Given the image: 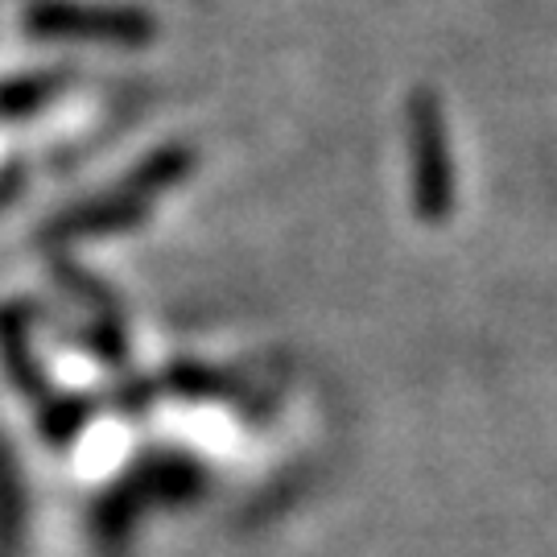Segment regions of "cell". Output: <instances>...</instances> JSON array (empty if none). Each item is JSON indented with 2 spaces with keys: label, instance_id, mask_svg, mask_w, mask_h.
<instances>
[{
  "label": "cell",
  "instance_id": "cell-3",
  "mask_svg": "<svg viewBox=\"0 0 557 557\" xmlns=\"http://www.w3.org/2000/svg\"><path fill=\"white\" fill-rule=\"evenodd\" d=\"M140 220V202H96L87 211H75L59 223L62 236H83V232H108V227H120V223Z\"/></svg>",
  "mask_w": 557,
  "mask_h": 557
},
{
  "label": "cell",
  "instance_id": "cell-1",
  "mask_svg": "<svg viewBox=\"0 0 557 557\" xmlns=\"http://www.w3.org/2000/svg\"><path fill=\"white\" fill-rule=\"evenodd\" d=\"M409 137H413V195L425 223H442L450 215L455 199V174H450V149H446V124L434 91H413L409 100Z\"/></svg>",
  "mask_w": 557,
  "mask_h": 557
},
{
  "label": "cell",
  "instance_id": "cell-4",
  "mask_svg": "<svg viewBox=\"0 0 557 557\" xmlns=\"http://www.w3.org/2000/svg\"><path fill=\"white\" fill-rule=\"evenodd\" d=\"M59 91L54 75H29V79H13L0 87V116H25Z\"/></svg>",
  "mask_w": 557,
  "mask_h": 557
},
{
  "label": "cell",
  "instance_id": "cell-5",
  "mask_svg": "<svg viewBox=\"0 0 557 557\" xmlns=\"http://www.w3.org/2000/svg\"><path fill=\"white\" fill-rule=\"evenodd\" d=\"M190 165V153H182V149H165V153H158L153 161H145V170H140V178H133V190H158V186H165V182H174Z\"/></svg>",
  "mask_w": 557,
  "mask_h": 557
},
{
  "label": "cell",
  "instance_id": "cell-2",
  "mask_svg": "<svg viewBox=\"0 0 557 557\" xmlns=\"http://www.w3.org/2000/svg\"><path fill=\"white\" fill-rule=\"evenodd\" d=\"M25 29L38 34V38L140 46V41L158 34V21L145 9H100V4H71V0H38L25 13Z\"/></svg>",
  "mask_w": 557,
  "mask_h": 557
}]
</instances>
